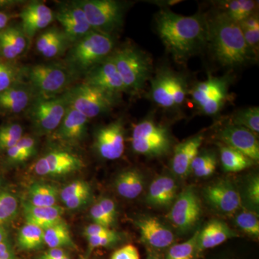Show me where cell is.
<instances>
[{"mask_svg":"<svg viewBox=\"0 0 259 259\" xmlns=\"http://www.w3.org/2000/svg\"><path fill=\"white\" fill-rule=\"evenodd\" d=\"M158 35L177 62H185L207 45V22L201 14L184 16L162 9L156 15Z\"/></svg>","mask_w":259,"mask_h":259,"instance_id":"1","label":"cell"},{"mask_svg":"<svg viewBox=\"0 0 259 259\" xmlns=\"http://www.w3.org/2000/svg\"><path fill=\"white\" fill-rule=\"evenodd\" d=\"M207 44L221 66L227 69H235L252 60L253 55L238 23L219 12L207 19Z\"/></svg>","mask_w":259,"mask_h":259,"instance_id":"2","label":"cell"},{"mask_svg":"<svg viewBox=\"0 0 259 259\" xmlns=\"http://www.w3.org/2000/svg\"><path fill=\"white\" fill-rule=\"evenodd\" d=\"M113 36L93 30L71 46L66 52L65 66L75 79L88 74L114 51Z\"/></svg>","mask_w":259,"mask_h":259,"instance_id":"3","label":"cell"},{"mask_svg":"<svg viewBox=\"0 0 259 259\" xmlns=\"http://www.w3.org/2000/svg\"><path fill=\"white\" fill-rule=\"evenodd\" d=\"M111 56L128 93L142 91L152 74V61L147 54L126 46L114 51Z\"/></svg>","mask_w":259,"mask_h":259,"instance_id":"4","label":"cell"},{"mask_svg":"<svg viewBox=\"0 0 259 259\" xmlns=\"http://www.w3.org/2000/svg\"><path fill=\"white\" fill-rule=\"evenodd\" d=\"M25 79L37 97H51L67 91L75 77L65 65L51 63L26 68Z\"/></svg>","mask_w":259,"mask_h":259,"instance_id":"5","label":"cell"},{"mask_svg":"<svg viewBox=\"0 0 259 259\" xmlns=\"http://www.w3.org/2000/svg\"><path fill=\"white\" fill-rule=\"evenodd\" d=\"M131 144L134 152L147 157H161L169 152L172 146L168 128L153 118H146L134 126Z\"/></svg>","mask_w":259,"mask_h":259,"instance_id":"6","label":"cell"},{"mask_svg":"<svg viewBox=\"0 0 259 259\" xmlns=\"http://www.w3.org/2000/svg\"><path fill=\"white\" fill-rule=\"evenodd\" d=\"M69 105L89 119L110 112L118 101L119 96L81 83L65 92Z\"/></svg>","mask_w":259,"mask_h":259,"instance_id":"7","label":"cell"},{"mask_svg":"<svg viewBox=\"0 0 259 259\" xmlns=\"http://www.w3.org/2000/svg\"><path fill=\"white\" fill-rule=\"evenodd\" d=\"M89 23L94 30L112 35L123 25L125 3L116 0H79Z\"/></svg>","mask_w":259,"mask_h":259,"instance_id":"8","label":"cell"},{"mask_svg":"<svg viewBox=\"0 0 259 259\" xmlns=\"http://www.w3.org/2000/svg\"><path fill=\"white\" fill-rule=\"evenodd\" d=\"M69 106L65 93L56 97H37L26 112L35 132L48 136L60 125Z\"/></svg>","mask_w":259,"mask_h":259,"instance_id":"9","label":"cell"},{"mask_svg":"<svg viewBox=\"0 0 259 259\" xmlns=\"http://www.w3.org/2000/svg\"><path fill=\"white\" fill-rule=\"evenodd\" d=\"M187 93L185 79L171 70L161 69L151 79L150 95L153 101L162 108L181 106Z\"/></svg>","mask_w":259,"mask_h":259,"instance_id":"10","label":"cell"},{"mask_svg":"<svg viewBox=\"0 0 259 259\" xmlns=\"http://www.w3.org/2000/svg\"><path fill=\"white\" fill-rule=\"evenodd\" d=\"M229 78L209 76L190 90L189 94L192 102L199 111L209 116L218 115L221 111L228 99Z\"/></svg>","mask_w":259,"mask_h":259,"instance_id":"11","label":"cell"},{"mask_svg":"<svg viewBox=\"0 0 259 259\" xmlns=\"http://www.w3.org/2000/svg\"><path fill=\"white\" fill-rule=\"evenodd\" d=\"M83 160L66 150H53L42 156L33 165V171L39 176H60L79 171Z\"/></svg>","mask_w":259,"mask_h":259,"instance_id":"12","label":"cell"},{"mask_svg":"<svg viewBox=\"0 0 259 259\" xmlns=\"http://www.w3.org/2000/svg\"><path fill=\"white\" fill-rule=\"evenodd\" d=\"M54 17L71 45L94 30L76 1L61 4L54 13Z\"/></svg>","mask_w":259,"mask_h":259,"instance_id":"13","label":"cell"},{"mask_svg":"<svg viewBox=\"0 0 259 259\" xmlns=\"http://www.w3.org/2000/svg\"><path fill=\"white\" fill-rule=\"evenodd\" d=\"M94 147L100 157L106 160L120 158L125 151V127L121 119L97 130Z\"/></svg>","mask_w":259,"mask_h":259,"instance_id":"14","label":"cell"},{"mask_svg":"<svg viewBox=\"0 0 259 259\" xmlns=\"http://www.w3.org/2000/svg\"><path fill=\"white\" fill-rule=\"evenodd\" d=\"M201 212L202 207L198 196L193 188L188 187L177 197L167 217L181 231H187L199 221Z\"/></svg>","mask_w":259,"mask_h":259,"instance_id":"15","label":"cell"},{"mask_svg":"<svg viewBox=\"0 0 259 259\" xmlns=\"http://www.w3.org/2000/svg\"><path fill=\"white\" fill-rule=\"evenodd\" d=\"M83 83L119 97L122 93H128L111 55L90 70L85 75Z\"/></svg>","mask_w":259,"mask_h":259,"instance_id":"16","label":"cell"},{"mask_svg":"<svg viewBox=\"0 0 259 259\" xmlns=\"http://www.w3.org/2000/svg\"><path fill=\"white\" fill-rule=\"evenodd\" d=\"M218 139L223 144L235 148L253 162L259 160V144L256 135L245 127L228 124L220 130Z\"/></svg>","mask_w":259,"mask_h":259,"instance_id":"17","label":"cell"},{"mask_svg":"<svg viewBox=\"0 0 259 259\" xmlns=\"http://www.w3.org/2000/svg\"><path fill=\"white\" fill-rule=\"evenodd\" d=\"M204 195L213 207L226 214L236 212L241 207V194L230 181L221 180L207 186Z\"/></svg>","mask_w":259,"mask_h":259,"instance_id":"18","label":"cell"},{"mask_svg":"<svg viewBox=\"0 0 259 259\" xmlns=\"http://www.w3.org/2000/svg\"><path fill=\"white\" fill-rule=\"evenodd\" d=\"M19 16L21 19L20 27L29 40L37 32L47 28L55 19L52 10L42 2L38 1L28 3Z\"/></svg>","mask_w":259,"mask_h":259,"instance_id":"19","label":"cell"},{"mask_svg":"<svg viewBox=\"0 0 259 259\" xmlns=\"http://www.w3.org/2000/svg\"><path fill=\"white\" fill-rule=\"evenodd\" d=\"M36 97L27 81L17 83L0 93V113L17 115L26 112Z\"/></svg>","mask_w":259,"mask_h":259,"instance_id":"20","label":"cell"},{"mask_svg":"<svg viewBox=\"0 0 259 259\" xmlns=\"http://www.w3.org/2000/svg\"><path fill=\"white\" fill-rule=\"evenodd\" d=\"M89 120L86 116L69 106L60 125L51 135L64 144H78L84 139Z\"/></svg>","mask_w":259,"mask_h":259,"instance_id":"21","label":"cell"},{"mask_svg":"<svg viewBox=\"0 0 259 259\" xmlns=\"http://www.w3.org/2000/svg\"><path fill=\"white\" fill-rule=\"evenodd\" d=\"M141 233V241L156 249H163L175 241L171 230L155 218H141L136 221Z\"/></svg>","mask_w":259,"mask_h":259,"instance_id":"22","label":"cell"},{"mask_svg":"<svg viewBox=\"0 0 259 259\" xmlns=\"http://www.w3.org/2000/svg\"><path fill=\"white\" fill-rule=\"evenodd\" d=\"M28 42L21 27L8 25L0 32V59L14 61L26 51Z\"/></svg>","mask_w":259,"mask_h":259,"instance_id":"23","label":"cell"},{"mask_svg":"<svg viewBox=\"0 0 259 259\" xmlns=\"http://www.w3.org/2000/svg\"><path fill=\"white\" fill-rule=\"evenodd\" d=\"M203 140L202 135H197L177 145L171 161L172 171L177 176L184 178L190 173L191 163L198 154Z\"/></svg>","mask_w":259,"mask_h":259,"instance_id":"24","label":"cell"},{"mask_svg":"<svg viewBox=\"0 0 259 259\" xmlns=\"http://www.w3.org/2000/svg\"><path fill=\"white\" fill-rule=\"evenodd\" d=\"M71 44L61 29L51 28L37 37L35 48L47 59H55L67 52Z\"/></svg>","mask_w":259,"mask_h":259,"instance_id":"25","label":"cell"},{"mask_svg":"<svg viewBox=\"0 0 259 259\" xmlns=\"http://www.w3.org/2000/svg\"><path fill=\"white\" fill-rule=\"evenodd\" d=\"M236 236V232L231 230L224 221L213 220L207 223L202 231L199 232L197 253L214 248Z\"/></svg>","mask_w":259,"mask_h":259,"instance_id":"26","label":"cell"},{"mask_svg":"<svg viewBox=\"0 0 259 259\" xmlns=\"http://www.w3.org/2000/svg\"><path fill=\"white\" fill-rule=\"evenodd\" d=\"M23 207L26 223L39 227L44 231L63 221L64 209L59 206L36 207L25 202Z\"/></svg>","mask_w":259,"mask_h":259,"instance_id":"27","label":"cell"},{"mask_svg":"<svg viewBox=\"0 0 259 259\" xmlns=\"http://www.w3.org/2000/svg\"><path fill=\"white\" fill-rule=\"evenodd\" d=\"M177 186L173 179L160 177L153 181L149 187L146 201L152 206L168 207L176 197Z\"/></svg>","mask_w":259,"mask_h":259,"instance_id":"28","label":"cell"},{"mask_svg":"<svg viewBox=\"0 0 259 259\" xmlns=\"http://www.w3.org/2000/svg\"><path fill=\"white\" fill-rule=\"evenodd\" d=\"M217 4L219 5V13L239 24L257 13L258 3L253 0H231L217 2Z\"/></svg>","mask_w":259,"mask_h":259,"instance_id":"29","label":"cell"},{"mask_svg":"<svg viewBox=\"0 0 259 259\" xmlns=\"http://www.w3.org/2000/svg\"><path fill=\"white\" fill-rule=\"evenodd\" d=\"M144 177L136 169L121 172L115 180L117 193L126 199L137 198L144 190Z\"/></svg>","mask_w":259,"mask_h":259,"instance_id":"30","label":"cell"},{"mask_svg":"<svg viewBox=\"0 0 259 259\" xmlns=\"http://www.w3.org/2000/svg\"><path fill=\"white\" fill-rule=\"evenodd\" d=\"M220 155L225 171L238 172L251 166L253 162L235 148L230 147L223 144H220Z\"/></svg>","mask_w":259,"mask_h":259,"instance_id":"31","label":"cell"},{"mask_svg":"<svg viewBox=\"0 0 259 259\" xmlns=\"http://www.w3.org/2000/svg\"><path fill=\"white\" fill-rule=\"evenodd\" d=\"M58 194L55 186L35 183L29 187L28 202L36 207H52L56 206Z\"/></svg>","mask_w":259,"mask_h":259,"instance_id":"32","label":"cell"},{"mask_svg":"<svg viewBox=\"0 0 259 259\" xmlns=\"http://www.w3.org/2000/svg\"><path fill=\"white\" fill-rule=\"evenodd\" d=\"M44 243L50 248H74L75 244L66 223H58L44 230Z\"/></svg>","mask_w":259,"mask_h":259,"instance_id":"33","label":"cell"},{"mask_svg":"<svg viewBox=\"0 0 259 259\" xmlns=\"http://www.w3.org/2000/svg\"><path fill=\"white\" fill-rule=\"evenodd\" d=\"M24 78H26V68L0 59V93L23 82Z\"/></svg>","mask_w":259,"mask_h":259,"instance_id":"34","label":"cell"},{"mask_svg":"<svg viewBox=\"0 0 259 259\" xmlns=\"http://www.w3.org/2000/svg\"><path fill=\"white\" fill-rule=\"evenodd\" d=\"M18 243L23 250L40 248L44 243V231L31 224H26L20 228L18 235Z\"/></svg>","mask_w":259,"mask_h":259,"instance_id":"35","label":"cell"},{"mask_svg":"<svg viewBox=\"0 0 259 259\" xmlns=\"http://www.w3.org/2000/svg\"><path fill=\"white\" fill-rule=\"evenodd\" d=\"M245 41L253 56L258 54L259 44V18L258 13L252 15L238 24Z\"/></svg>","mask_w":259,"mask_h":259,"instance_id":"36","label":"cell"},{"mask_svg":"<svg viewBox=\"0 0 259 259\" xmlns=\"http://www.w3.org/2000/svg\"><path fill=\"white\" fill-rule=\"evenodd\" d=\"M217 158L212 151L198 153L190 166V171L197 177L211 176L216 169Z\"/></svg>","mask_w":259,"mask_h":259,"instance_id":"37","label":"cell"},{"mask_svg":"<svg viewBox=\"0 0 259 259\" xmlns=\"http://www.w3.org/2000/svg\"><path fill=\"white\" fill-rule=\"evenodd\" d=\"M233 125L241 126L256 135L259 133L258 107H250L238 110L233 115Z\"/></svg>","mask_w":259,"mask_h":259,"instance_id":"38","label":"cell"},{"mask_svg":"<svg viewBox=\"0 0 259 259\" xmlns=\"http://www.w3.org/2000/svg\"><path fill=\"white\" fill-rule=\"evenodd\" d=\"M199 231L184 243L172 245L167 252L166 259H194L197 254Z\"/></svg>","mask_w":259,"mask_h":259,"instance_id":"39","label":"cell"},{"mask_svg":"<svg viewBox=\"0 0 259 259\" xmlns=\"http://www.w3.org/2000/svg\"><path fill=\"white\" fill-rule=\"evenodd\" d=\"M23 136L21 125L15 122L0 126V151H8L18 144Z\"/></svg>","mask_w":259,"mask_h":259,"instance_id":"40","label":"cell"},{"mask_svg":"<svg viewBox=\"0 0 259 259\" xmlns=\"http://www.w3.org/2000/svg\"><path fill=\"white\" fill-rule=\"evenodd\" d=\"M18 209V199L15 196L9 192H0V226L13 220Z\"/></svg>","mask_w":259,"mask_h":259,"instance_id":"41","label":"cell"},{"mask_svg":"<svg viewBox=\"0 0 259 259\" xmlns=\"http://www.w3.org/2000/svg\"><path fill=\"white\" fill-rule=\"evenodd\" d=\"M236 223L244 233L255 238L258 237V218L254 212L248 210L242 211L236 216Z\"/></svg>","mask_w":259,"mask_h":259,"instance_id":"42","label":"cell"},{"mask_svg":"<svg viewBox=\"0 0 259 259\" xmlns=\"http://www.w3.org/2000/svg\"><path fill=\"white\" fill-rule=\"evenodd\" d=\"M91 192V188L88 182L82 180H76L64 187L60 192L62 202H66L69 199L79 195L80 194Z\"/></svg>","mask_w":259,"mask_h":259,"instance_id":"43","label":"cell"},{"mask_svg":"<svg viewBox=\"0 0 259 259\" xmlns=\"http://www.w3.org/2000/svg\"><path fill=\"white\" fill-rule=\"evenodd\" d=\"M6 153L8 161L11 163H22L27 161L34 155L32 153L25 151L17 144L6 151Z\"/></svg>","mask_w":259,"mask_h":259,"instance_id":"44","label":"cell"},{"mask_svg":"<svg viewBox=\"0 0 259 259\" xmlns=\"http://www.w3.org/2000/svg\"><path fill=\"white\" fill-rule=\"evenodd\" d=\"M87 239H88L90 248L94 249V248L107 247L114 244V243L118 241L119 236L116 233L115 234L110 235V236L88 237Z\"/></svg>","mask_w":259,"mask_h":259,"instance_id":"45","label":"cell"},{"mask_svg":"<svg viewBox=\"0 0 259 259\" xmlns=\"http://www.w3.org/2000/svg\"><path fill=\"white\" fill-rule=\"evenodd\" d=\"M90 213V217L95 224L107 227V228H110L114 224V223L107 215L106 213L102 209L101 206L99 203L95 204L92 207Z\"/></svg>","mask_w":259,"mask_h":259,"instance_id":"46","label":"cell"},{"mask_svg":"<svg viewBox=\"0 0 259 259\" xmlns=\"http://www.w3.org/2000/svg\"><path fill=\"white\" fill-rule=\"evenodd\" d=\"M110 259H140L139 250L134 245H126L115 250Z\"/></svg>","mask_w":259,"mask_h":259,"instance_id":"47","label":"cell"},{"mask_svg":"<svg viewBox=\"0 0 259 259\" xmlns=\"http://www.w3.org/2000/svg\"><path fill=\"white\" fill-rule=\"evenodd\" d=\"M83 233H84V236L88 238L90 236H110V235L115 234L116 232L112 231L107 227L94 223V224L87 226Z\"/></svg>","mask_w":259,"mask_h":259,"instance_id":"48","label":"cell"},{"mask_svg":"<svg viewBox=\"0 0 259 259\" xmlns=\"http://www.w3.org/2000/svg\"><path fill=\"white\" fill-rule=\"evenodd\" d=\"M247 197L248 199L254 204L258 205L259 204V178L255 176L250 180L247 187Z\"/></svg>","mask_w":259,"mask_h":259,"instance_id":"49","label":"cell"},{"mask_svg":"<svg viewBox=\"0 0 259 259\" xmlns=\"http://www.w3.org/2000/svg\"><path fill=\"white\" fill-rule=\"evenodd\" d=\"M91 192L80 194L73 198L69 199L64 202L65 205L69 209H76L86 204L90 198Z\"/></svg>","mask_w":259,"mask_h":259,"instance_id":"50","label":"cell"},{"mask_svg":"<svg viewBox=\"0 0 259 259\" xmlns=\"http://www.w3.org/2000/svg\"><path fill=\"white\" fill-rule=\"evenodd\" d=\"M101 206L102 209L106 213L109 218L115 223L116 216H117V209L114 201L110 198H103L98 202Z\"/></svg>","mask_w":259,"mask_h":259,"instance_id":"51","label":"cell"},{"mask_svg":"<svg viewBox=\"0 0 259 259\" xmlns=\"http://www.w3.org/2000/svg\"><path fill=\"white\" fill-rule=\"evenodd\" d=\"M17 145L25 151L32 153V154L36 153V141L31 136H23Z\"/></svg>","mask_w":259,"mask_h":259,"instance_id":"52","label":"cell"},{"mask_svg":"<svg viewBox=\"0 0 259 259\" xmlns=\"http://www.w3.org/2000/svg\"><path fill=\"white\" fill-rule=\"evenodd\" d=\"M0 259H15L14 250L8 240L0 243Z\"/></svg>","mask_w":259,"mask_h":259,"instance_id":"53","label":"cell"},{"mask_svg":"<svg viewBox=\"0 0 259 259\" xmlns=\"http://www.w3.org/2000/svg\"><path fill=\"white\" fill-rule=\"evenodd\" d=\"M69 256L63 248H50L44 253L40 259H62Z\"/></svg>","mask_w":259,"mask_h":259,"instance_id":"54","label":"cell"},{"mask_svg":"<svg viewBox=\"0 0 259 259\" xmlns=\"http://www.w3.org/2000/svg\"><path fill=\"white\" fill-rule=\"evenodd\" d=\"M24 2L18 0H0V11L5 12V10L15 8L18 5L22 4Z\"/></svg>","mask_w":259,"mask_h":259,"instance_id":"55","label":"cell"},{"mask_svg":"<svg viewBox=\"0 0 259 259\" xmlns=\"http://www.w3.org/2000/svg\"><path fill=\"white\" fill-rule=\"evenodd\" d=\"M13 18V15L5 12L0 11V32L8 26L10 20Z\"/></svg>","mask_w":259,"mask_h":259,"instance_id":"56","label":"cell"},{"mask_svg":"<svg viewBox=\"0 0 259 259\" xmlns=\"http://www.w3.org/2000/svg\"><path fill=\"white\" fill-rule=\"evenodd\" d=\"M8 237V231H6L4 227L0 226V243L7 241Z\"/></svg>","mask_w":259,"mask_h":259,"instance_id":"57","label":"cell"},{"mask_svg":"<svg viewBox=\"0 0 259 259\" xmlns=\"http://www.w3.org/2000/svg\"><path fill=\"white\" fill-rule=\"evenodd\" d=\"M147 259H159L157 253H155L153 250H149L148 253Z\"/></svg>","mask_w":259,"mask_h":259,"instance_id":"58","label":"cell"},{"mask_svg":"<svg viewBox=\"0 0 259 259\" xmlns=\"http://www.w3.org/2000/svg\"><path fill=\"white\" fill-rule=\"evenodd\" d=\"M62 259H70L69 256L66 257V258H62Z\"/></svg>","mask_w":259,"mask_h":259,"instance_id":"59","label":"cell"}]
</instances>
